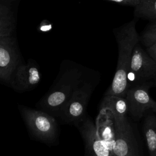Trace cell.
<instances>
[{
	"label": "cell",
	"instance_id": "ac0fdd59",
	"mask_svg": "<svg viewBox=\"0 0 156 156\" xmlns=\"http://www.w3.org/2000/svg\"><path fill=\"white\" fill-rule=\"evenodd\" d=\"M146 51L156 63V43L146 48Z\"/></svg>",
	"mask_w": 156,
	"mask_h": 156
},
{
	"label": "cell",
	"instance_id": "8fae6325",
	"mask_svg": "<svg viewBox=\"0 0 156 156\" xmlns=\"http://www.w3.org/2000/svg\"><path fill=\"white\" fill-rule=\"evenodd\" d=\"M95 128L96 134L112 154L115 136V125L111 113L100 110L96 119Z\"/></svg>",
	"mask_w": 156,
	"mask_h": 156
},
{
	"label": "cell",
	"instance_id": "9c48e42d",
	"mask_svg": "<svg viewBox=\"0 0 156 156\" xmlns=\"http://www.w3.org/2000/svg\"><path fill=\"white\" fill-rule=\"evenodd\" d=\"M112 156H140L133 131L128 120L122 124L115 125Z\"/></svg>",
	"mask_w": 156,
	"mask_h": 156
},
{
	"label": "cell",
	"instance_id": "52a82bcc",
	"mask_svg": "<svg viewBox=\"0 0 156 156\" xmlns=\"http://www.w3.org/2000/svg\"><path fill=\"white\" fill-rule=\"evenodd\" d=\"M152 87L151 84H143L129 87L125 98L128 112L133 118L140 119L146 111H152L156 106V101L151 98L149 92Z\"/></svg>",
	"mask_w": 156,
	"mask_h": 156
},
{
	"label": "cell",
	"instance_id": "d6986e66",
	"mask_svg": "<svg viewBox=\"0 0 156 156\" xmlns=\"http://www.w3.org/2000/svg\"><path fill=\"white\" fill-rule=\"evenodd\" d=\"M17 0H0V2H10L12 1H15Z\"/></svg>",
	"mask_w": 156,
	"mask_h": 156
},
{
	"label": "cell",
	"instance_id": "8992f818",
	"mask_svg": "<svg viewBox=\"0 0 156 156\" xmlns=\"http://www.w3.org/2000/svg\"><path fill=\"white\" fill-rule=\"evenodd\" d=\"M20 63V54L14 35L0 37V80L9 83Z\"/></svg>",
	"mask_w": 156,
	"mask_h": 156
},
{
	"label": "cell",
	"instance_id": "7a4b0ae2",
	"mask_svg": "<svg viewBox=\"0 0 156 156\" xmlns=\"http://www.w3.org/2000/svg\"><path fill=\"white\" fill-rule=\"evenodd\" d=\"M113 33L118 44V62L112 82L104 96L125 98L129 89L127 76L132 52L136 44L139 42L136 21L133 19L115 28Z\"/></svg>",
	"mask_w": 156,
	"mask_h": 156
},
{
	"label": "cell",
	"instance_id": "e0dca14e",
	"mask_svg": "<svg viewBox=\"0 0 156 156\" xmlns=\"http://www.w3.org/2000/svg\"><path fill=\"white\" fill-rule=\"evenodd\" d=\"M110 1H113L120 4L130 5L135 7L140 1V0H108Z\"/></svg>",
	"mask_w": 156,
	"mask_h": 156
},
{
	"label": "cell",
	"instance_id": "6da1fadb",
	"mask_svg": "<svg viewBox=\"0 0 156 156\" xmlns=\"http://www.w3.org/2000/svg\"><path fill=\"white\" fill-rule=\"evenodd\" d=\"M85 79L80 65L68 60L63 62L52 85L38 102L39 107L44 112L58 116L74 92Z\"/></svg>",
	"mask_w": 156,
	"mask_h": 156
},
{
	"label": "cell",
	"instance_id": "5b68a950",
	"mask_svg": "<svg viewBox=\"0 0 156 156\" xmlns=\"http://www.w3.org/2000/svg\"><path fill=\"white\" fill-rule=\"evenodd\" d=\"M97 84L96 80L86 79L74 92L58 116L65 122L73 124L83 118L86 115L88 101Z\"/></svg>",
	"mask_w": 156,
	"mask_h": 156
},
{
	"label": "cell",
	"instance_id": "ba28073f",
	"mask_svg": "<svg viewBox=\"0 0 156 156\" xmlns=\"http://www.w3.org/2000/svg\"><path fill=\"white\" fill-rule=\"evenodd\" d=\"M41 73L34 60L20 63L14 71L9 85L15 90L23 92L34 88L40 82Z\"/></svg>",
	"mask_w": 156,
	"mask_h": 156
},
{
	"label": "cell",
	"instance_id": "277c9868",
	"mask_svg": "<svg viewBox=\"0 0 156 156\" xmlns=\"http://www.w3.org/2000/svg\"><path fill=\"white\" fill-rule=\"evenodd\" d=\"M22 116L31 133L44 142H52L57 133V124L53 116L41 110L20 106Z\"/></svg>",
	"mask_w": 156,
	"mask_h": 156
},
{
	"label": "cell",
	"instance_id": "30bf717a",
	"mask_svg": "<svg viewBox=\"0 0 156 156\" xmlns=\"http://www.w3.org/2000/svg\"><path fill=\"white\" fill-rule=\"evenodd\" d=\"M74 124L82 135L88 156H112L111 152L96 134L95 125L89 116L85 115Z\"/></svg>",
	"mask_w": 156,
	"mask_h": 156
},
{
	"label": "cell",
	"instance_id": "ffe728a7",
	"mask_svg": "<svg viewBox=\"0 0 156 156\" xmlns=\"http://www.w3.org/2000/svg\"><path fill=\"white\" fill-rule=\"evenodd\" d=\"M156 87V77H155V78L154 79V82H153V87Z\"/></svg>",
	"mask_w": 156,
	"mask_h": 156
},
{
	"label": "cell",
	"instance_id": "4fadbf2b",
	"mask_svg": "<svg viewBox=\"0 0 156 156\" xmlns=\"http://www.w3.org/2000/svg\"><path fill=\"white\" fill-rule=\"evenodd\" d=\"M16 13L9 2H0V37L14 35Z\"/></svg>",
	"mask_w": 156,
	"mask_h": 156
},
{
	"label": "cell",
	"instance_id": "5bb4252c",
	"mask_svg": "<svg viewBox=\"0 0 156 156\" xmlns=\"http://www.w3.org/2000/svg\"><path fill=\"white\" fill-rule=\"evenodd\" d=\"M143 131L149 155L156 156V116L151 114L146 117Z\"/></svg>",
	"mask_w": 156,
	"mask_h": 156
},
{
	"label": "cell",
	"instance_id": "7c38bea8",
	"mask_svg": "<svg viewBox=\"0 0 156 156\" xmlns=\"http://www.w3.org/2000/svg\"><path fill=\"white\" fill-rule=\"evenodd\" d=\"M100 110H107L111 113L115 125L121 124L128 120L127 102L124 98L115 96H104Z\"/></svg>",
	"mask_w": 156,
	"mask_h": 156
},
{
	"label": "cell",
	"instance_id": "9a60e30c",
	"mask_svg": "<svg viewBox=\"0 0 156 156\" xmlns=\"http://www.w3.org/2000/svg\"><path fill=\"white\" fill-rule=\"evenodd\" d=\"M134 7L136 18L156 21V0H140Z\"/></svg>",
	"mask_w": 156,
	"mask_h": 156
},
{
	"label": "cell",
	"instance_id": "3957f363",
	"mask_svg": "<svg viewBox=\"0 0 156 156\" xmlns=\"http://www.w3.org/2000/svg\"><path fill=\"white\" fill-rule=\"evenodd\" d=\"M155 77V62L144 50L140 42L137 43L132 51L129 64L127 76L129 88L143 84H151L153 87Z\"/></svg>",
	"mask_w": 156,
	"mask_h": 156
},
{
	"label": "cell",
	"instance_id": "2e32d148",
	"mask_svg": "<svg viewBox=\"0 0 156 156\" xmlns=\"http://www.w3.org/2000/svg\"><path fill=\"white\" fill-rule=\"evenodd\" d=\"M139 42L146 48L156 43V21L152 22L139 36Z\"/></svg>",
	"mask_w": 156,
	"mask_h": 156
},
{
	"label": "cell",
	"instance_id": "44dd1931",
	"mask_svg": "<svg viewBox=\"0 0 156 156\" xmlns=\"http://www.w3.org/2000/svg\"><path fill=\"white\" fill-rule=\"evenodd\" d=\"M152 112H155V113H156V106L155 107V108H154V110H153Z\"/></svg>",
	"mask_w": 156,
	"mask_h": 156
}]
</instances>
